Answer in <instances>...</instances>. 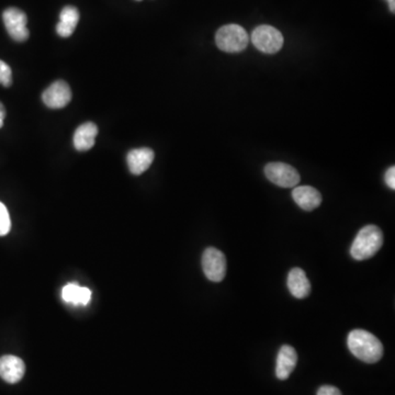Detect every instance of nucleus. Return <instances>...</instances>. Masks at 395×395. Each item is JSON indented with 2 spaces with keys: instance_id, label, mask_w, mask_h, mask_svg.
<instances>
[{
  "instance_id": "f257e3e1",
  "label": "nucleus",
  "mask_w": 395,
  "mask_h": 395,
  "mask_svg": "<svg viewBox=\"0 0 395 395\" xmlns=\"http://www.w3.org/2000/svg\"><path fill=\"white\" fill-rule=\"evenodd\" d=\"M349 350L359 360L376 363L382 358L383 345L375 335L363 329L351 331L347 339Z\"/></svg>"
},
{
  "instance_id": "f03ea898",
  "label": "nucleus",
  "mask_w": 395,
  "mask_h": 395,
  "mask_svg": "<svg viewBox=\"0 0 395 395\" xmlns=\"http://www.w3.org/2000/svg\"><path fill=\"white\" fill-rule=\"evenodd\" d=\"M383 245V233L376 225L361 228L353 240L350 254L356 261H366L376 255Z\"/></svg>"
},
{
  "instance_id": "7ed1b4c3",
  "label": "nucleus",
  "mask_w": 395,
  "mask_h": 395,
  "mask_svg": "<svg viewBox=\"0 0 395 395\" xmlns=\"http://www.w3.org/2000/svg\"><path fill=\"white\" fill-rule=\"evenodd\" d=\"M216 43L221 51L226 53H240L247 47L249 35L243 27L232 23L218 30Z\"/></svg>"
},
{
  "instance_id": "20e7f679",
  "label": "nucleus",
  "mask_w": 395,
  "mask_h": 395,
  "mask_svg": "<svg viewBox=\"0 0 395 395\" xmlns=\"http://www.w3.org/2000/svg\"><path fill=\"white\" fill-rule=\"evenodd\" d=\"M251 39L256 49L266 54H275L283 49L285 42L283 35L279 30L268 25L256 28L252 33Z\"/></svg>"
},
{
  "instance_id": "39448f33",
  "label": "nucleus",
  "mask_w": 395,
  "mask_h": 395,
  "mask_svg": "<svg viewBox=\"0 0 395 395\" xmlns=\"http://www.w3.org/2000/svg\"><path fill=\"white\" fill-rule=\"evenodd\" d=\"M202 269L210 281L221 283L226 275L225 255L216 248H206L202 256Z\"/></svg>"
},
{
  "instance_id": "423d86ee",
  "label": "nucleus",
  "mask_w": 395,
  "mask_h": 395,
  "mask_svg": "<svg viewBox=\"0 0 395 395\" xmlns=\"http://www.w3.org/2000/svg\"><path fill=\"white\" fill-rule=\"evenodd\" d=\"M4 23L7 33L17 42H25L29 39V30L27 28L28 18L23 10L18 8H8L3 13Z\"/></svg>"
},
{
  "instance_id": "0eeeda50",
  "label": "nucleus",
  "mask_w": 395,
  "mask_h": 395,
  "mask_svg": "<svg viewBox=\"0 0 395 395\" xmlns=\"http://www.w3.org/2000/svg\"><path fill=\"white\" fill-rule=\"evenodd\" d=\"M265 175L270 182L283 188H293L300 182L297 170L285 163H270L265 167Z\"/></svg>"
},
{
  "instance_id": "6e6552de",
  "label": "nucleus",
  "mask_w": 395,
  "mask_h": 395,
  "mask_svg": "<svg viewBox=\"0 0 395 395\" xmlns=\"http://www.w3.org/2000/svg\"><path fill=\"white\" fill-rule=\"evenodd\" d=\"M42 100L49 108H64L71 100V91L69 84L63 81H55L45 89Z\"/></svg>"
},
{
  "instance_id": "1a4fd4ad",
  "label": "nucleus",
  "mask_w": 395,
  "mask_h": 395,
  "mask_svg": "<svg viewBox=\"0 0 395 395\" xmlns=\"http://www.w3.org/2000/svg\"><path fill=\"white\" fill-rule=\"evenodd\" d=\"M25 362L19 357L7 355L0 358V378L6 382L11 384L19 382L25 376Z\"/></svg>"
},
{
  "instance_id": "9d476101",
  "label": "nucleus",
  "mask_w": 395,
  "mask_h": 395,
  "mask_svg": "<svg viewBox=\"0 0 395 395\" xmlns=\"http://www.w3.org/2000/svg\"><path fill=\"white\" fill-rule=\"evenodd\" d=\"M297 362V355L295 349L290 345H283L280 348L276 365V376L279 380H287L290 375L295 370Z\"/></svg>"
},
{
  "instance_id": "9b49d317",
  "label": "nucleus",
  "mask_w": 395,
  "mask_h": 395,
  "mask_svg": "<svg viewBox=\"0 0 395 395\" xmlns=\"http://www.w3.org/2000/svg\"><path fill=\"white\" fill-rule=\"evenodd\" d=\"M154 152L148 148H135V150L130 151L126 156V162H128L131 174L138 176L146 172L154 162Z\"/></svg>"
},
{
  "instance_id": "f8f14e48",
  "label": "nucleus",
  "mask_w": 395,
  "mask_h": 395,
  "mask_svg": "<svg viewBox=\"0 0 395 395\" xmlns=\"http://www.w3.org/2000/svg\"><path fill=\"white\" fill-rule=\"evenodd\" d=\"M293 198L295 204L305 211H313L322 204V196L319 190L309 186L295 187Z\"/></svg>"
},
{
  "instance_id": "ddd939ff",
  "label": "nucleus",
  "mask_w": 395,
  "mask_h": 395,
  "mask_svg": "<svg viewBox=\"0 0 395 395\" xmlns=\"http://www.w3.org/2000/svg\"><path fill=\"white\" fill-rule=\"evenodd\" d=\"M288 288L293 297L305 299L311 293V283L301 268H293L288 275Z\"/></svg>"
},
{
  "instance_id": "4468645a",
  "label": "nucleus",
  "mask_w": 395,
  "mask_h": 395,
  "mask_svg": "<svg viewBox=\"0 0 395 395\" xmlns=\"http://www.w3.org/2000/svg\"><path fill=\"white\" fill-rule=\"evenodd\" d=\"M98 128L93 122H86L77 128L74 134V146L79 152H85L93 148L96 143Z\"/></svg>"
},
{
  "instance_id": "2eb2a0df",
  "label": "nucleus",
  "mask_w": 395,
  "mask_h": 395,
  "mask_svg": "<svg viewBox=\"0 0 395 395\" xmlns=\"http://www.w3.org/2000/svg\"><path fill=\"white\" fill-rule=\"evenodd\" d=\"M79 21V11L73 6L63 8L59 15V23L57 25V33L59 37H69L74 33Z\"/></svg>"
},
{
  "instance_id": "dca6fc26",
  "label": "nucleus",
  "mask_w": 395,
  "mask_h": 395,
  "mask_svg": "<svg viewBox=\"0 0 395 395\" xmlns=\"http://www.w3.org/2000/svg\"><path fill=\"white\" fill-rule=\"evenodd\" d=\"M81 287L77 285L76 283H69V285H65L63 288L61 297H63L65 302L81 305Z\"/></svg>"
},
{
  "instance_id": "f3484780",
  "label": "nucleus",
  "mask_w": 395,
  "mask_h": 395,
  "mask_svg": "<svg viewBox=\"0 0 395 395\" xmlns=\"http://www.w3.org/2000/svg\"><path fill=\"white\" fill-rule=\"evenodd\" d=\"M11 228L9 212L3 202H0V236L7 235Z\"/></svg>"
},
{
  "instance_id": "a211bd4d",
  "label": "nucleus",
  "mask_w": 395,
  "mask_h": 395,
  "mask_svg": "<svg viewBox=\"0 0 395 395\" xmlns=\"http://www.w3.org/2000/svg\"><path fill=\"white\" fill-rule=\"evenodd\" d=\"M13 84V71L9 65L0 59V85L10 87Z\"/></svg>"
},
{
  "instance_id": "6ab92c4d",
  "label": "nucleus",
  "mask_w": 395,
  "mask_h": 395,
  "mask_svg": "<svg viewBox=\"0 0 395 395\" xmlns=\"http://www.w3.org/2000/svg\"><path fill=\"white\" fill-rule=\"evenodd\" d=\"M317 395H343L338 389L331 386H323L317 391Z\"/></svg>"
},
{
  "instance_id": "aec40b11",
  "label": "nucleus",
  "mask_w": 395,
  "mask_h": 395,
  "mask_svg": "<svg viewBox=\"0 0 395 395\" xmlns=\"http://www.w3.org/2000/svg\"><path fill=\"white\" fill-rule=\"evenodd\" d=\"M384 179H386L387 184L390 187L391 189H395V167L389 168L387 170L386 176H384Z\"/></svg>"
},
{
  "instance_id": "412c9836",
  "label": "nucleus",
  "mask_w": 395,
  "mask_h": 395,
  "mask_svg": "<svg viewBox=\"0 0 395 395\" xmlns=\"http://www.w3.org/2000/svg\"><path fill=\"white\" fill-rule=\"evenodd\" d=\"M91 299V291L88 288H81V305H87Z\"/></svg>"
},
{
  "instance_id": "4be33fe9",
  "label": "nucleus",
  "mask_w": 395,
  "mask_h": 395,
  "mask_svg": "<svg viewBox=\"0 0 395 395\" xmlns=\"http://www.w3.org/2000/svg\"><path fill=\"white\" fill-rule=\"evenodd\" d=\"M6 118V109L3 103L0 102V129L3 128L4 120Z\"/></svg>"
},
{
  "instance_id": "5701e85b",
  "label": "nucleus",
  "mask_w": 395,
  "mask_h": 395,
  "mask_svg": "<svg viewBox=\"0 0 395 395\" xmlns=\"http://www.w3.org/2000/svg\"><path fill=\"white\" fill-rule=\"evenodd\" d=\"M389 4V9H390L391 13H395V0H387Z\"/></svg>"
},
{
  "instance_id": "b1692460",
  "label": "nucleus",
  "mask_w": 395,
  "mask_h": 395,
  "mask_svg": "<svg viewBox=\"0 0 395 395\" xmlns=\"http://www.w3.org/2000/svg\"><path fill=\"white\" fill-rule=\"evenodd\" d=\"M138 1H141V0H138Z\"/></svg>"
}]
</instances>
